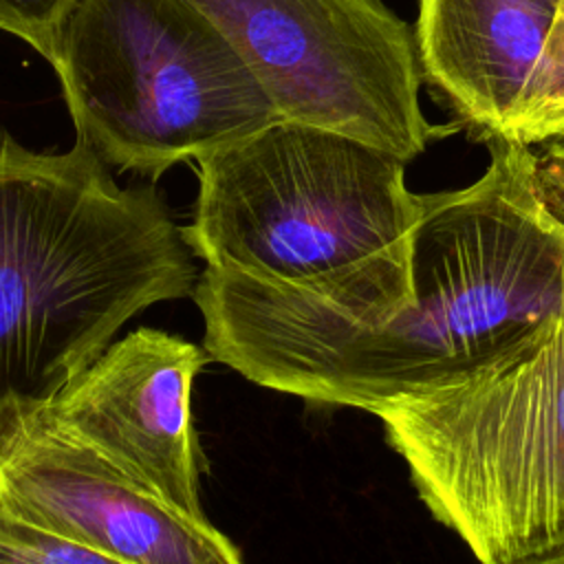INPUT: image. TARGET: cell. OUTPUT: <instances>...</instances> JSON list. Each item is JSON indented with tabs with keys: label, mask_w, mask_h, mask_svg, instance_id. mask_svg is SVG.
I'll return each instance as SVG.
<instances>
[{
	"label": "cell",
	"mask_w": 564,
	"mask_h": 564,
	"mask_svg": "<svg viewBox=\"0 0 564 564\" xmlns=\"http://www.w3.org/2000/svg\"><path fill=\"white\" fill-rule=\"evenodd\" d=\"M485 174L423 194L399 289L346 328L289 284L205 269L194 302L205 350L245 379L306 401L370 412L469 370L557 311L564 223L546 207L533 148L489 139Z\"/></svg>",
	"instance_id": "6da1fadb"
},
{
	"label": "cell",
	"mask_w": 564,
	"mask_h": 564,
	"mask_svg": "<svg viewBox=\"0 0 564 564\" xmlns=\"http://www.w3.org/2000/svg\"><path fill=\"white\" fill-rule=\"evenodd\" d=\"M194 286L152 189L119 187L79 139L44 154L0 132V410L46 405L130 317Z\"/></svg>",
	"instance_id": "7a4b0ae2"
},
{
	"label": "cell",
	"mask_w": 564,
	"mask_h": 564,
	"mask_svg": "<svg viewBox=\"0 0 564 564\" xmlns=\"http://www.w3.org/2000/svg\"><path fill=\"white\" fill-rule=\"evenodd\" d=\"M370 414L421 502L480 564L564 551V293L498 355Z\"/></svg>",
	"instance_id": "3957f363"
},
{
	"label": "cell",
	"mask_w": 564,
	"mask_h": 564,
	"mask_svg": "<svg viewBox=\"0 0 564 564\" xmlns=\"http://www.w3.org/2000/svg\"><path fill=\"white\" fill-rule=\"evenodd\" d=\"M198 163L183 229L207 267L311 291L405 242L423 194L405 161L335 130L275 119Z\"/></svg>",
	"instance_id": "277c9868"
},
{
	"label": "cell",
	"mask_w": 564,
	"mask_h": 564,
	"mask_svg": "<svg viewBox=\"0 0 564 564\" xmlns=\"http://www.w3.org/2000/svg\"><path fill=\"white\" fill-rule=\"evenodd\" d=\"M53 68L77 139L106 167L152 181L280 119L187 0H77Z\"/></svg>",
	"instance_id": "5b68a950"
},
{
	"label": "cell",
	"mask_w": 564,
	"mask_h": 564,
	"mask_svg": "<svg viewBox=\"0 0 564 564\" xmlns=\"http://www.w3.org/2000/svg\"><path fill=\"white\" fill-rule=\"evenodd\" d=\"M229 42L280 119L341 132L405 163L452 128L419 101L414 31L381 0H187Z\"/></svg>",
	"instance_id": "8992f818"
},
{
	"label": "cell",
	"mask_w": 564,
	"mask_h": 564,
	"mask_svg": "<svg viewBox=\"0 0 564 564\" xmlns=\"http://www.w3.org/2000/svg\"><path fill=\"white\" fill-rule=\"evenodd\" d=\"M0 507L126 564H242L207 520L139 487L35 408L0 410Z\"/></svg>",
	"instance_id": "52a82bcc"
},
{
	"label": "cell",
	"mask_w": 564,
	"mask_h": 564,
	"mask_svg": "<svg viewBox=\"0 0 564 564\" xmlns=\"http://www.w3.org/2000/svg\"><path fill=\"white\" fill-rule=\"evenodd\" d=\"M203 366L205 355L192 341L139 328L35 410L139 487L194 520H207L189 416L192 383Z\"/></svg>",
	"instance_id": "ba28073f"
},
{
	"label": "cell",
	"mask_w": 564,
	"mask_h": 564,
	"mask_svg": "<svg viewBox=\"0 0 564 564\" xmlns=\"http://www.w3.org/2000/svg\"><path fill=\"white\" fill-rule=\"evenodd\" d=\"M557 0H419L421 75L482 141H518Z\"/></svg>",
	"instance_id": "9c48e42d"
},
{
	"label": "cell",
	"mask_w": 564,
	"mask_h": 564,
	"mask_svg": "<svg viewBox=\"0 0 564 564\" xmlns=\"http://www.w3.org/2000/svg\"><path fill=\"white\" fill-rule=\"evenodd\" d=\"M564 128V0L557 2L544 40L531 104L518 141L538 145Z\"/></svg>",
	"instance_id": "30bf717a"
},
{
	"label": "cell",
	"mask_w": 564,
	"mask_h": 564,
	"mask_svg": "<svg viewBox=\"0 0 564 564\" xmlns=\"http://www.w3.org/2000/svg\"><path fill=\"white\" fill-rule=\"evenodd\" d=\"M0 564H126L33 527L0 507Z\"/></svg>",
	"instance_id": "8fae6325"
},
{
	"label": "cell",
	"mask_w": 564,
	"mask_h": 564,
	"mask_svg": "<svg viewBox=\"0 0 564 564\" xmlns=\"http://www.w3.org/2000/svg\"><path fill=\"white\" fill-rule=\"evenodd\" d=\"M77 0H0V29L55 62L62 29Z\"/></svg>",
	"instance_id": "7c38bea8"
},
{
	"label": "cell",
	"mask_w": 564,
	"mask_h": 564,
	"mask_svg": "<svg viewBox=\"0 0 564 564\" xmlns=\"http://www.w3.org/2000/svg\"><path fill=\"white\" fill-rule=\"evenodd\" d=\"M535 154V174L542 183L564 189V128L531 145Z\"/></svg>",
	"instance_id": "4fadbf2b"
},
{
	"label": "cell",
	"mask_w": 564,
	"mask_h": 564,
	"mask_svg": "<svg viewBox=\"0 0 564 564\" xmlns=\"http://www.w3.org/2000/svg\"><path fill=\"white\" fill-rule=\"evenodd\" d=\"M538 183H540V192H542L546 207L564 223V189L557 185H551V183H542L540 178H538Z\"/></svg>",
	"instance_id": "5bb4252c"
},
{
	"label": "cell",
	"mask_w": 564,
	"mask_h": 564,
	"mask_svg": "<svg viewBox=\"0 0 564 564\" xmlns=\"http://www.w3.org/2000/svg\"><path fill=\"white\" fill-rule=\"evenodd\" d=\"M511 564H564V551L562 553H553V555L529 557V560H520V562H511Z\"/></svg>",
	"instance_id": "9a60e30c"
},
{
	"label": "cell",
	"mask_w": 564,
	"mask_h": 564,
	"mask_svg": "<svg viewBox=\"0 0 564 564\" xmlns=\"http://www.w3.org/2000/svg\"><path fill=\"white\" fill-rule=\"evenodd\" d=\"M557 2H560V0H557Z\"/></svg>",
	"instance_id": "2e32d148"
}]
</instances>
